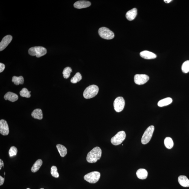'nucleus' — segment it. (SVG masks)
Here are the masks:
<instances>
[{
    "label": "nucleus",
    "instance_id": "20e7f679",
    "mask_svg": "<svg viewBox=\"0 0 189 189\" xmlns=\"http://www.w3.org/2000/svg\"><path fill=\"white\" fill-rule=\"evenodd\" d=\"M154 130L155 127L153 125L150 126L146 129L141 138V142L142 144H146L149 142L153 135Z\"/></svg>",
    "mask_w": 189,
    "mask_h": 189
},
{
    "label": "nucleus",
    "instance_id": "f03ea898",
    "mask_svg": "<svg viewBox=\"0 0 189 189\" xmlns=\"http://www.w3.org/2000/svg\"><path fill=\"white\" fill-rule=\"evenodd\" d=\"M99 88L97 86L92 85L89 86L85 89L83 95L86 99H90L97 95L99 92Z\"/></svg>",
    "mask_w": 189,
    "mask_h": 189
},
{
    "label": "nucleus",
    "instance_id": "7c9ffc66",
    "mask_svg": "<svg viewBox=\"0 0 189 189\" xmlns=\"http://www.w3.org/2000/svg\"><path fill=\"white\" fill-rule=\"evenodd\" d=\"M4 178H3L1 176H0V186L3 185V184L4 183Z\"/></svg>",
    "mask_w": 189,
    "mask_h": 189
},
{
    "label": "nucleus",
    "instance_id": "423d86ee",
    "mask_svg": "<svg viewBox=\"0 0 189 189\" xmlns=\"http://www.w3.org/2000/svg\"><path fill=\"white\" fill-rule=\"evenodd\" d=\"M99 36L102 38L105 39H113L115 36L113 32L106 27H102L100 28L99 30Z\"/></svg>",
    "mask_w": 189,
    "mask_h": 189
},
{
    "label": "nucleus",
    "instance_id": "6ab92c4d",
    "mask_svg": "<svg viewBox=\"0 0 189 189\" xmlns=\"http://www.w3.org/2000/svg\"><path fill=\"white\" fill-rule=\"evenodd\" d=\"M172 99L170 97H167L160 100L158 103V105L159 107H163L168 106L172 102Z\"/></svg>",
    "mask_w": 189,
    "mask_h": 189
},
{
    "label": "nucleus",
    "instance_id": "a211bd4d",
    "mask_svg": "<svg viewBox=\"0 0 189 189\" xmlns=\"http://www.w3.org/2000/svg\"><path fill=\"white\" fill-rule=\"evenodd\" d=\"M33 118L41 120L43 118V113L42 110L40 108H36L33 110L31 114Z\"/></svg>",
    "mask_w": 189,
    "mask_h": 189
},
{
    "label": "nucleus",
    "instance_id": "c85d7f7f",
    "mask_svg": "<svg viewBox=\"0 0 189 189\" xmlns=\"http://www.w3.org/2000/svg\"><path fill=\"white\" fill-rule=\"evenodd\" d=\"M18 152L17 148L15 146H12L9 150V154L10 157L16 155Z\"/></svg>",
    "mask_w": 189,
    "mask_h": 189
},
{
    "label": "nucleus",
    "instance_id": "5701e85b",
    "mask_svg": "<svg viewBox=\"0 0 189 189\" xmlns=\"http://www.w3.org/2000/svg\"><path fill=\"white\" fill-rule=\"evenodd\" d=\"M164 144L168 149L172 148L174 145L173 140L171 137H167L164 140Z\"/></svg>",
    "mask_w": 189,
    "mask_h": 189
},
{
    "label": "nucleus",
    "instance_id": "7ed1b4c3",
    "mask_svg": "<svg viewBox=\"0 0 189 189\" xmlns=\"http://www.w3.org/2000/svg\"><path fill=\"white\" fill-rule=\"evenodd\" d=\"M28 52L30 55L36 56L37 57H40L47 53V50L43 47L35 46L30 48Z\"/></svg>",
    "mask_w": 189,
    "mask_h": 189
},
{
    "label": "nucleus",
    "instance_id": "0eeeda50",
    "mask_svg": "<svg viewBox=\"0 0 189 189\" xmlns=\"http://www.w3.org/2000/svg\"><path fill=\"white\" fill-rule=\"evenodd\" d=\"M126 134L124 131H122L118 132L112 137L111 142L114 145H118L121 144L125 139Z\"/></svg>",
    "mask_w": 189,
    "mask_h": 189
},
{
    "label": "nucleus",
    "instance_id": "4be33fe9",
    "mask_svg": "<svg viewBox=\"0 0 189 189\" xmlns=\"http://www.w3.org/2000/svg\"><path fill=\"white\" fill-rule=\"evenodd\" d=\"M12 82L16 85H22L24 83V78L22 76H14L12 77Z\"/></svg>",
    "mask_w": 189,
    "mask_h": 189
},
{
    "label": "nucleus",
    "instance_id": "c9c22d12",
    "mask_svg": "<svg viewBox=\"0 0 189 189\" xmlns=\"http://www.w3.org/2000/svg\"><path fill=\"white\" fill-rule=\"evenodd\" d=\"M27 189H30L28 188H27Z\"/></svg>",
    "mask_w": 189,
    "mask_h": 189
},
{
    "label": "nucleus",
    "instance_id": "cd10ccee",
    "mask_svg": "<svg viewBox=\"0 0 189 189\" xmlns=\"http://www.w3.org/2000/svg\"><path fill=\"white\" fill-rule=\"evenodd\" d=\"M51 174L52 176L55 178L59 177V173L57 172V167L55 166H52L51 168L50 171Z\"/></svg>",
    "mask_w": 189,
    "mask_h": 189
},
{
    "label": "nucleus",
    "instance_id": "a878e982",
    "mask_svg": "<svg viewBox=\"0 0 189 189\" xmlns=\"http://www.w3.org/2000/svg\"><path fill=\"white\" fill-rule=\"evenodd\" d=\"M72 69L70 67H66L64 68L63 71V74L64 77L65 78H69L71 73L72 72Z\"/></svg>",
    "mask_w": 189,
    "mask_h": 189
},
{
    "label": "nucleus",
    "instance_id": "9b49d317",
    "mask_svg": "<svg viewBox=\"0 0 189 189\" xmlns=\"http://www.w3.org/2000/svg\"><path fill=\"white\" fill-rule=\"evenodd\" d=\"M12 36L10 35H7L4 37L0 43V51L4 50L8 46L12 40Z\"/></svg>",
    "mask_w": 189,
    "mask_h": 189
},
{
    "label": "nucleus",
    "instance_id": "f8f14e48",
    "mask_svg": "<svg viewBox=\"0 0 189 189\" xmlns=\"http://www.w3.org/2000/svg\"><path fill=\"white\" fill-rule=\"evenodd\" d=\"M91 4L90 1H80L76 2L74 4L75 8L81 9L90 6Z\"/></svg>",
    "mask_w": 189,
    "mask_h": 189
},
{
    "label": "nucleus",
    "instance_id": "c756f323",
    "mask_svg": "<svg viewBox=\"0 0 189 189\" xmlns=\"http://www.w3.org/2000/svg\"><path fill=\"white\" fill-rule=\"evenodd\" d=\"M5 68V65L2 63H0V73L4 71Z\"/></svg>",
    "mask_w": 189,
    "mask_h": 189
},
{
    "label": "nucleus",
    "instance_id": "6e6552de",
    "mask_svg": "<svg viewBox=\"0 0 189 189\" xmlns=\"http://www.w3.org/2000/svg\"><path fill=\"white\" fill-rule=\"evenodd\" d=\"M125 105V100L122 97H118L113 102L114 108L117 112H120L123 110Z\"/></svg>",
    "mask_w": 189,
    "mask_h": 189
},
{
    "label": "nucleus",
    "instance_id": "393cba45",
    "mask_svg": "<svg viewBox=\"0 0 189 189\" xmlns=\"http://www.w3.org/2000/svg\"><path fill=\"white\" fill-rule=\"evenodd\" d=\"M31 92H29L27 89L23 88L20 92V95L22 97L29 98L31 96Z\"/></svg>",
    "mask_w": 189,
    "mask_h": 189
},
{
    "label": "nucleus",
    "instance_id": "1a4fd4ad",
    "mask_svg": "<svg viewBox=\"0 0 189 189\" xmlns=\"http://www.w3.org/2000/svg\"><path fill=\"white\" fill-rule=\"evenodd\" d=\"M134 79L136 85H143L148 81L149 77L145 74H136L134 76Z\"/></svg>",
    "mask_w": 189,
    "mask_h": 189
},
{
    "label": "nucleus",
    "instance_id": "4468645a",
    "mask_svg": "<svg viewBox=\"0 0 189 189\" xmlns=\"http://www.w3.org/2000/svg\"><path fill=\"white\" fill-rule=\"evenodd\" d=\"M4 98L6 100H8L12 102H14L18 99V96L14 93L8 92L5 94L4 96Z\"/></svg>",
    "mask_w": 189,
    "mask_h": 189
},
{
    "label": "nucleus",
    "instance_id": "412c9836",
    "mask_svg": "<svg viewBox=\"0 0 189 189\" xmlns=\"http://www.w3.org/2000/svg\"><path fill=\"white\" fill-rule=\"evenodd\" d=\"M57 148L58 150L60 155L61 157L65 156L67 154V149L65 147L61 144H57Z\"/></svg>",
    "mask_w": 189,
    "mask_h": 189
},
{
    "label": "nucleus",
    "instance_id": "72a5a7b5",
    "mask_svg": "<svg viewBox=\"0 0 189 189\" xmlns=\"http://www.w3.org/2000/svg\"><path fill=\"white\" fill-rule=\"evenodd\" d=\"M44 189V188H41V189Z\"/></svg>",
    "mask_w": 189,
    "mask_h": 189
},
{
    "label": "nucleus",
    "instance_id": "dca6fc26",
    "mask_svg": "<svg viewBox=\"0 0 189 189\" xmlns=\"http://www.w3.org/2000/svg\"><path fill=\"white\" fill-rule=\"evenodd\" d=\"M178 183L183 187H189V180L185 176H180L178 178Z\"/></svg>",
    "mask_w": 189,
    "mask_h": 189
},
{
    "label": "nucleus",
    "instance_id": "39448f33",
    "mask_svg": "<svg viewBox=\"0 0 189 189\" xmlns=\"http://www.w3.org/2000/svg\"><path fill=\"white\" fill-rule=\"evenodd\" d=\"M100 173L99 172H92L85 175L84 179L89 183H97L100 178Z\"/></svg>",
    "mask_w": 189,
    "mask_h": 189
},
{
    "label": "nucleus",
    "instance_id": "9d476101",
    "mask_svg": "<svg viewBox=\"0 0 189 189\" xmlns=\"http://www.w3.org/2000/svg\"><path fill=\"white\" fill-rule=\"evenodd\" d=\"M0 133L4 136L8 135L9 133L8 124L4 120H0Z\"/></svg>",
    "mask_w": 189,
    "mask_h": 189
},
{
    "label": "nucleus",
    "instance_id": "b1692460",
    "mask_svg": "<svg viewBox=\"0 0 189 189\" xmlns=\"http://www.w3.org/2000/svg\"><path fill=\"white\" fill-rule=\"evenodd\" d=\"M82 76L79 73H77L73 78H71V81L72 83H76L81 80Z\"/></svg>",
    "mask_w": 189,
    "mask_h": 189
},
{
    "label": "nucleus",
    "instance_id": "473e14b6",
    "mask_svg": "<svg viewBox=\"0 0 189 189\" xmlns=\"http://www.w3.org/2000/svg\"><path fill=\"white\" fill-rule=\"evenodd\" d=\"M172 1V0H164V1L166 3H169L170 2H171Z\"/></svg>",
    "mask_w": 189,
    "mask_h": 189
},
{
    "label": "nucleus",
    "instance_id": "2f4dec72",
    "mask_svg": "<svg viewBox=\"0 0 189 189\" xmlns=\"http://www.w3.org/2000/svg\"><path fill=\"white\" fill-rule=\"evenodd\" d=\"M4 166V164L2 160L1 159H0V169H1L2 167L3 166Z\"/></svg>",
    "mask_w": 189,
    "mask_h": 189
},
{
    "label": "nucleus",
    "instance_id": "f3484780",
    "mask_svg": "<svg viewBox=\"0 0 189 189\" xmlns=\"http://www.w3.org/2000/svg\"><path fill=\"white\" fill-rule=\"evenodd\" d=\"M136 175L137 177L139 179H145L148 177V171L145 169H140L136 171Z\"/></svg>",
    "mask_w": 189,
    "mask_h": 189
},
{
    "label": "nucleus",
    "instance_id": "f704fd0d",
    "mask_svg": "<svg viewBox=\"0 0 189 189\" xmlns=\"http://www.w3.org/2000/svg\"><path fill=\"white\" fill-rule=\"evenodd\" d=\"M4 174L5 175V173H4Z\"/></svg>",
    "mask_w": 189,
    "mask_h": 189
},
{
    "label": "nucleus",
    "instance_id": "aec40b11",
    "mask_svg": "<svg viewBox=\"0 0 189 189\" xmlns=\"http://www.w3.org/2000/svg\"><path fill=\"white\" fill-rule=\"evenodd\" d=\"M42 164H43V161L41 159H38L33 164L32 167L31 168V171L33 173L36 172L39 169Z\"/></svg>",
    "mask_w": 189,
    "mask_h": 189
},
{
    "label": "nucleus",
    "instance_id": "ddd939ff",
    "mask_svg": "<svg viewBox=\"0 0 189 189\" xmlns=\"http://www.w3.org/2000/svg\"><path fill=\"white\" fill-rule=\"evenodd\" d=\"M140 56L144 59H152L157 57L156 54L148 51L144 50L141 52L140 53Z\"/></svg>",
    "mask_w": 189,
    "mask_h": 189
},
{
    "label": "nucleus",
    "instance_id": "2eb2a0df",
    "mask_svg": "<svg viewBox=\"0 0 189 189\" xmlns=\"http://www.w3.org/2000/svg\"><path fill=\"white\" fill-rule=\"evenodd\" d=\"M137 15V9L135 8L129 10L126 14V17L128 20L132 21L135 18Z\"/></svg>",
    "mask_w": 189,
    "mask_h": 189
},
{
    "label": "nucleus",
    "instance_id": "bb28decb",
    "mask_svg": "<svg viewBox=\"0 0 189 189\" xmlns=\"http://www.w3.org/2000/svg\"><path fill=\"white\" fill-rule=\"evenodd\" d=\"M182 71L183 72L187 73L189 72V60L185 61L181 67Z\"/></svg>",
    "mask_w": 189,
    "mask_h": 189
},
{
    "label": "nucleus",
    "instance_id": "f257e3e1",
    "mask_svg": "<svg viewBox=\"0 0 189 189\" xmlns=\"http://www.w3.org/2000/svg\"><path fill=\"white\" fill-rule=\"evenodd\" d=\"M102 155V150L99 147H96L90 150L88 154L87 160L91 163H95L100 159Z\"/></svg>",
    "mask_w": 189,
    "mask_h": 189
}]
</instances>
